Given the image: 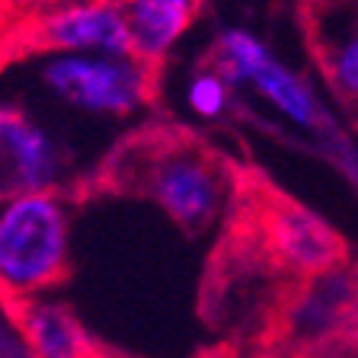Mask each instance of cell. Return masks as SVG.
<instances>
[{
  "instance_id": "cell-4",
  "label": "cell",
  "mask_w": 358,
  "mask_h": 358,
  "mask_svg": "<svg viewBox=\"0 0 358 358\" xmlns=\"http://www.w3.org/2000/svg\"><path fill=\"white\" fill-rule=\"evenodd\" d=\"M42 80L61 103L90 115H134L150 103V64L134 55H52Z\"/></svg>"
},
{
  "instance_id": "cell-5",
  "label": "cell",
  "mask_w": 358,
  "mask_h": 358,
  "mask_svg": "<svg viewBox=\"0 0 358 358\" xmlns=\"http://www.w3.org/2000/svg\"><path fill=\"white\" fill-rule=\"evenodd\" d=\"M307 58L358 128V0L294 3Z\"/></svg>"
},
{
  "instance_id": "cell-1",
  "label": "cell",
  "mask_w": 358,
  "mask_h": 358,
  "mask_svg": "<svg viewBox=\"0 0 358 358\" xmlns=\"http://www.w3.org/2000/svg\"><path fill=\"white\" fill-rule=\"evenodd\" d=\"M256 343L268 358H358V253L285 288Z\"/></svg>"
},
{
  "instance_id": "cell-6",
  "label": "cell",
  "mask_w": 358,
  "mask_h": 358,
  "mask_svg": "<svg viewBox=\"0 0 358 358\" xmlns=\"http://www.w3.org/2000/svg\"><path fill=\"white\" fill-rule=\"evenodd\" d=\"M36 38L55 55H131L119 0H74L55 7L38 20Z\"/></svg>"
},
{
  "instance_id": "cell-7",
  "label": "cell",
  "mask_w": 358,
  "mask_h": 358,
  "mask_svg": "<svg viewBox=\"0 0 358 358\" xmlns=\"http://www.w3.org/2000/svg\"><path fill=\"white\" fill-rule=\"evenodd\" d=\"M58 173L61 157L48 131L26 112L0 106V201L52 192Z\"/></svg>"
},
{
  "instance_id": "cell-3",
  "label": "cell",
  "mask_w": 358,
  "mask_h": 358,
  "mask_svg": "<svg viewBox=\"0 0 358 358\" xmlns=\"http://www.w3.org/2000/svg\"><path fill=\"white\" fill-rule=\"evenodd\" d=\"M141 189L186 231H205L227 215L234 195V164L189 134H173L144 150L138 166Z\"/></svg>"
},
{
  "instance_id": "cell-11",
  "label": "cell",
  "mask_w": 358,
  "mask_h": 358,
  "mask_svg": "<svg viewBox=\"0 0 358 358\" xmlns=\"http://www.w3.org/2000/svg\"><path fill=\"white\" fill-rule=\"evenodd\" d=\"M227 87L231 83L217 74L215 67H205L189 80L186 87V106L199 119H217L227 109Z\"/></svg>"
},
{
  "instance_id": "cell-8",
  "label": "cell",
  "mask_w": 358,
  "mask_h": 358,
  "mask_svg": "<svg viewBox=\"0 0 358 358\" xmlns=\"http://www.w3.org/2000/svg\"><path fill=\"white\" fill-rule=\"evenodd\" d=\"M125 13L131 55L144 64L164 61L192 29L201 0H119Z\"/></svg>"
},
{
  "instance_id": "cell-9",
  "label": "cell",
  "mask_w": 358,
  "mask_h": 358,
  "mask_svg": "<svg viewBox=\"0 0 358 358\" xmlns=\"http://www.w3.org/2000/svg\"><path fill=\"white\" fill-rule=\"evenodd\" d=\"M20 333L29 358H99L90 333L58 301L32 298L20 304Z\"/></svg>"
},
{
  "instance_id": "cell-10",
  "label": "cell",
  "mask_w": 358,
  "mask_h": 358,
  "mask_svg": "<svg viewBox=\"0 0 358 358\" xmlns=\"http://www.w3.org/2000/svg\"><path fill=\"white\" fill-rule=\"evenodd\" d=\"M246 83H253L262 96H266L272 106H278L288 119L301 122V125H313V119H317V106H313L310 93H307L304 83L291 74V71H285L278 61L266 58L253 74H250Z\"/></svg>"
},
{
  "instance_id": "cell-2",
  "label": "cell",
  "mask_w": 358,
  "mask_h": 358,
  "mask_svg": "<svg viewBox=\"0 0 358 358\" xmlns=\"http://www.w3.org/2000/svg\"><path fill=\"white\" fill-rule=\"evenodd\" d=\"M71 221L55 192L0 201V294L16 304L42 298L64 278Z\"/></svg>"
}]
</instances>
